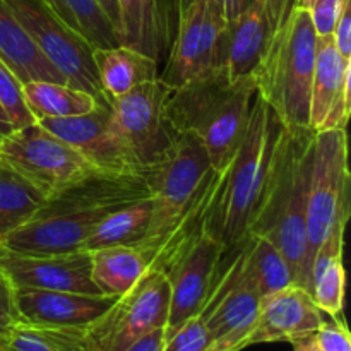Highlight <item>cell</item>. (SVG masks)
Returning a JSON list of instances; mask_svg holds the SVG:
<instances>
[{
  "label": "cell",
  "instance_id": "1",
  "mask_svg": "<svg viewBox=\"0 0 351 351\" xmlns=\"http://www.w3.org/2000/svg\"><path fill=\"white\" fill-rule=\"evenodd\" d=\"M314 132L280 123L269 167L250 216L247 235L263 237L281 250L293 283L311 291L312 261L307 237V199Z\"/></svg>",
  "mask_w": 351,
  "mask_h": 351
},
{
  "label": "cell",
  "instance_id": "2",
  "mask_svg": "<svg viewBox=\"0 0 351 351\" xmlns=\"http://www.w3.org/2000/svg\"><path fill=\"white\" fill-rule=\"evenodd\" d=\"M147 197L143 173H96L47 199L26 223L0 240V247L16 252H75L110 213Z\"/></svg>",
  "mask_w": 351,
  "mask_h": 351
},
{
  "label": "cell",
  "instance_id": "3",
  "mask_svg": "<svg viewBox=\"0 0 351 351\" xmlns=\"http://www.w3.org/2000/svg\"><path fill=\"white\" fill-rule=\"evenodd\" d=\"M223 171L211 167L204 144L192 132L178 134L163 156L143 168L141 173L149 189L151 223L137 249L149 267L168 240L215 197Z\"/></svg>",
  "mask_w": 351,
  "mask_h": 351
},
{
  "label": "cell",
  "instance_id": "4",
  "mask_svg": "<svg viewBox=\"0 0 351 351\" xmlns=\"http://www.w3.org/2000/svg\"><path fill=\"white\" fill-rule=\"evenodd\" d=\"M254 77L232 82L226 72L173 89L168 117L177 134L192 132L202 141L215 170H225L235 154L256 99Z\"/></svg>",
  "mask_w": 351,
  "mask_h": 351
},
{
  "label": "cell",
  "instance_id": "5",
  "mask_svg": "<svg viewBox=\"0 0 351 351\" xmlns=\"http://www.w3.org/2000/svg\"><path fill=\"white\" fill-rule=\"evenodd\" d=\"M315 45L311 17L291 3L252 74L257 96L285 129H308Z\"/></svg>",
  "mask_w": 351,
  "mask_h": 351
},
{
  "label": "cell",
  "instance_id": "6",
  "mask_svg": "<svg viewBox=\"0 0 351 351\" xmlns=\"http://www.w3.org/2000/svg\"><path fill=\"white\" fill-rule=\"evenodd\" d=\"M280 122L269 106L256 96L249 122L235 154L223 171L209 230L219 237L225 250L247 237L250 216L259 199Z\"/></svg>",
  "mask_w": 351,
  "mask_h": 351
},
{
  "label": "cell",
  "instance_id": "7",
  "mask_svg": "<svg viewBox=\"0 0 351 351\" xmlns=\"http://www.w3.org/2000/svg\"><path fill=\"white\" fill-rule=\"evenodd\" d=\"M0 163L27 182L45 201L99 173L71 144L38 122L14 129L0 141Z\"/></svg>",
  "mask_w": 351,
  "mask_h": 351
},
{
  "label": "cell",
  "instance_id": "8",
  "mask_svg": "<svg viewBox=\"0 0 351 351\" xmlns=\"http://www.w3.org/2000/svg\"><path fill=\"white\" fill-rule=\"evenodd\" d=\"M350 216V171L346 129L314 132L307 199V237L311 261L336 230H345Z\"/></svg>",
  "mask_w": 351,
  "mask_h": 351
},
{
  "label": "cell",
  "instance_id": "9",
  "mask_svg": "<svg viewBox=\"0 0 351 351\" xmlns=\"http://www.w3.org/2000/svg\"><path fill=\"white\" fill-rule=\"evenodd\" d=\"M178 31L160 79L177 89L225 72L228 23L216 0H192L178 14Z\"/></svg>",
  "mask_w": 351,
  "mask_h": 351
},
{
  "label": "cell",
  "instance_id": "10",
  "mask_svg": "<svg viewBox=\"0 0 351 351\" xmlns=\"http://www.w3.org/2000/svg\"><path fill=\"white\" fill-rule=\"evenodd\" d=\"M170 283L163 271L149 269L127 293L86 328L88 351H125L167 326Z\"/></svg>",
  "mask_w": 351,
  "mask_h": 351
},
{
  "label": "cell",
  "instance_id": "11",
  "mask_svg": "<svg viewBox=\"0 0 351 351\" xmlns=\"http://www.w3.org/2000/svg\"><path fill=\"white\" fill-rule=\"evenodd\" d=\"M223 254L209 291L208 302L199 315L211 336L208 351H242L256 326L261 295L243 264L240 243Z\"/></svg>",
  "mask_w": 351,
  "mask_h": 351
},
{
  "label": "cell",
  "instance_id": "12",
  "mask_svg": "<svg viewBox=\"0 0 351 351\" xmlns=\"http://www.w3.org/2000/svg\"><path fill=\"white\" fill-rule=\"evenodd\" d=\"M171 91L160 77L136 86L119 98H108L112 125L139 170L163 156L178 137L168 117Z\"/></svg>",
  "mask_w": 351,
  "mask_h": 351
},
{
  "label": "cell",
  "instance_id": "13",
  "mask_svg": "<svg viewBox=\"0 0 351 351\" xmlns=\"http://www.w3.org/2000/svg\"><path fill=\"white\" fill-rule=\"evenodd\" d=\"M17 23L43 53L60 71L72 88L82 89L98 101H106L98 81L93 50L77 33L65 26L41 0H3Z\"/></svg>",
  "mask_w": 351,
  "mask_h": 351
},
{
  "label": "cell",
  "instance_id": "14",
  "mask_svg": "<svg viewBox=\"0 0 351 351\" xmlns=\"http://www.w3.org/2000/svg\"><path fill=\"white\" fill-rule=\"evenodd\" d=\"M225 252L219 237L204 228L167 261L161 269L170 283V311L165 338L185 321L201 314Z\"/></svg>",
  "mask_w": 351,
  "mask_h": 351
},
{
  "label": "cell",
  "instance_id": "15",
  "mask_svg": "<svg viewBox=\"0 0 351 351\" xmlns=\"http://www.w3.org/2000/svg\"><path fill=\"white\" fill-rule=\"evenodd\" d=\"M43 129L71 144L95 170L108 175L141 173L132 154L112 125V112L99 101L91 112L67 119L38 120Z\"/></svg>",
  "mask_w": 351,
  "mask_h": 351
},
{
  "label": "cell",
  "instance_id": "16",
  "mask_svg": "<svg viewBox=\"0 0 351 351\" xmlns=\"http://www.w3.org/2000/svg\"><path fill=\"white\" fill-rule=\"evenodd\" d=\"M0 273L5 274L17 288L101 295L91 280V263L86 250L36 254L0 247Z\"/></svg>",
  "mask_w": 351,
  "mask_h": 351
},
{
  "label": "cell",
  "instance_id": "17",
  "mask_svg": "<svg viewBox=\"0 0 351 351\" xmlns=\"http://www.w3.org/2000/svg\"><path fill=\"white\" fill-rule=\"evenodd\" d=\"M350 81L351 60L339 53L332 36L317 38L308 98V129L312 132L346 129L350 119Z\"/></svg>",
  "mask_w": 351,
  "mask_h": 351
},
{
  "label": "cell",
  "instance_id": "18",
  "mask_svg": "<svg viewBox=\"0 0 351 351\" xmlns=\"http://www.w3.org/2000/svg\"><path fill=\"white\" fill-rule=\"evenodd\" d=\"M324 312L315 305L311 291L298 285L278 290L261 300L259 315L247 345L288 341L315 335L324 322Z\"/></svg>",
  "mask_w": 351,
  "mask_h": 351
},
{
  "label": "cell",
  "instance_id": "19",
  "mask_svg": "<svg viewBox=\"0 0 351 351\" xmlns=\"http://www.w3.org/2000/svg\"><path fill=\"white\" fill-rule=\"evenodd\" d=\"M290 7H280L271 0H256L239 17L228 21L225 72L230 81L252 77Z\"/></svg>",
  "mask_w": 351,
  "mask_h": 351
},
{
  "label": "cell",
  "instance_id": "20",
  "mask_svg": "<svg viewBox=\"0 0 351 351\" xmlns=\"http://www.w3.org/2000/svg\"><path fill=\"white\" fill-rule=\"evenodd\" d=\"M115 300L117 297L106 295L16 287L19 314L23 321L31 324L88 328L99 315L105 314Z\"/></svg>",
  "mask_w": 351,
  "mask_h": 351
},
{
  "label": "cell",
  "instance_id": "21",
  "mask_svg": "<svg viewBox=\"0 0 351 351\" xmlns=\"http://www.w3.org/2000/svg\"><path fill=\"white\" fill-rule=\"evenodd\" d=\"M0 58L21 82H67L60 71L43 57L36 45L24 33L3 0H0Z\"/></svg>",
  "mask_w": 351,
  "mask_h": 351
},
{
  "label": "cell",
  "instance_id": "22",
  "mask_svg": "<svg viewBox=\"0 0 351 351\" xmlns=\"http://www.w3.org/2000/svg\"><path fill=\"white\" fill-rule=\"evenodd\" d=\"M93 60L105 99L119 98L136 86L160 77L154 58L123 45L95 48Z\"/></svg>",
  "mask_w": 351,
  "mask_h": 351
},
{
  "label": "cell",
  "instance_id": "23",
  "mask_svg": "<svg viewBox=\"0 0 351 351\" xmlns=\"http://www.w3.org/2000/svg\"><path fill=\"white\" fill-rule=\"evenodd\" d=\"M119 3V40L160 62L167 43V24L160 0H117Z\"/></svg>",
  "mask_w": 351,
  "mask_h": 351
},
{
  "label": "cell",
  "instance_id": "24",
  "mask_svg": "<svg viewBox=\"0 0 351 351\" xmlns=\"http://www.w3.org/2000/svg\"><path fill=\"white\" fill-rule=\"evenodd\" d=\"M345 230L332 232L312 257L311 295L315 305L329 317H338L345 304L346 274L343 266Z\"/></svg>",
  "mask_w": 351,
  "mask_h": 351
},
{
  "label": "cell",
  "instance_id": "25",
  "mask_svg": "<svg viewBox=\"0 0 351 351\" xmlns=\"http://www.w3.org/2000/svg\"><path fill=\"white\" fill-rule=\"evenodd\" d=\"M91 280L106 297H120L127 293L144 274L149 263L136 247H103L89 252Z\"/></svg>",
  "mask_w": 351,
  "mask_h": 351
},
{
  "label": "cell",
  "instance_id": "26",
  "mask_svg": "<svg viewBox=\"0 0 351 351\" xmlns=\"http://www.w3.org/2000/svg\"><path fill=\"white\" fill-rule=\"evenodd\" d=\"M23 96L34 122L45 119H67L88 113L98 99L67 82L27 81L23 82Z\"/></svg>",
  "mask_w": 351,
  "mask_h": 351
},
{
  "label": "cell",
  "instance_id": "27",
  "mask_svg": "<svg viewBox=\"0 0 351 351\" xmlns=\"http://www.w3.org/2000/svg\"><path fill=\"white\" fill-rule=\"evenodd\" d=\"M151 223V199L134 202L110 213L96 225L82 243L81 250L103 249V247H139L146 239Z\"/></svg>",
  "mask_w": 351,
  "mask_h": 351
},
{
  "label": "cell",
  "instance_id": "28",
  "mask_svg": "<svg viewBox=\"0 0 351 351\" xmlns=\"http://www.w3.org/2000/svg\"><path fill=\"white\" fill-rule=\"evenodd\" d=\"M240 249H242L247 274L256 285L261 300L274 291L295 285L290 264L285 259L281 250L269 240L247 235L240 242Z\"/></svg>",
  "mask_w": 351,
  "mask_h": 351
},
{
  "label": "cell",
  "instance_id": "29",
  "mask_svg": "<svg viewBox=\"0 0 351 351\" xmlns=\"http://www.w3.org/2000/svg\"><path fill=\"white\" fill-rule=\"evenodd\" d=\"M62 23L93 48L119 47L115 27L96 0H41Z\"/></svg>",
  "mask_w": 351,
  "mask_h": 351
},
{
  "label": "cell",
  "instance_id": "30",
  "mask_svg": "<svg viewBox=\"0 0 351 351\" xmlns=\"http://www.w3.org/2000/svg\"><path fill=\"white\" fill-rule=\"evenodd\" d=\"M3 351H88L86 328L31 324L21 321L0 345Z\"/></svg>",
  "mask_w": 351,
  "mask_h": 351
},
{
  "label": "cell",
  "instance_id": "31",
  "mask_svg": "<svg viewBox=\"0 0 351 351\" xmlns=\"http://www.w3.org/2000/svg\"><path fill=\"white\" fill-rule=\"evenodd\" d=\"M43 202L27 182L0 163V240L26 223Z\"/></svg>",
  "mask_w": 351,
  "mask_h": 351
},
{
  "label": "cell",
  "instance_id": "32",
  "mask_svg": "<svg viewBox=\"0 0 351 351\" xmlns=\"http://www.w3.org/2000/svg\"><path fill=\"white\" fill-rule=\"evenodd\" d=\"M0 105L9 117L14 129H21L34 123L33 115L27 110L23 96V82L0 58Z\"/></svg>",
  "mask_w": 351,
  "mask_h": 351
},
{
  "label": "cell",
  "instance_id": "33",
  "mask_svg": "<svg viewBox=\"0 0 351 351\" xmlns=\"http://www.w3.org/2000/svg\"><path fill=\"white\" fill-rule=\"evenodd\" d=\"M211 336L201 315L191 317L165 338L163 351H208Z\"/></svg>",
  "mask_w": 351,
  "mask_h": 351
},
{
  "label": "cell",
  "instance_id": "34",
  "mask_svg": "<svg viewBox=\"0 0 351 351\" xmlns=\"http://www.w3.org/2000/svg\"><path fill=\"white\" fill-rule=\"evenodd\" d=\"M345 2L346 0H291L295 7L308 14L317 38L331 36Z\"/></svg>",
  "mask_w": 351,
  "mask_h": 351
},
{
  "label": "cell",
  "instance_id": "35",
  "mask_svg": "<svg viewBox=\"0 0 351 351\" xmlns=\"http://www.w3.org/2000/svg\"><path fill=\"white\" fill-rule=\"evenodd\" d=\"M315 341L321 351H351V336L345 321L331 317L322 322L319 331L315 332Z\"/></svg>",
  "mask_w": 351,
  "mask_h": 351
},
{
  "label": "cell",
  "instance_id": "36",
  "mask_svg": "<svg viewBox=\"0 0 351 351\" xmlns=\"http://www.w3.org/2000/svg\"><path fill=\"white\" fill-rule=\"evenodd\" d=\"M21 321H23V317L19 314V308H17L16 287L10 283L5 274L0 273V345L7 338L10 329Z\"/></svg>",
  "mask_w": 351,
  "mask_h": 351
},
{
  "label": "cell",
  "instance_id": "37",
  "mask_svg": "<svg viewBox=\"0 0 351 351\" xmlns=\"http://www.w3.org/2000/svg\"><path fill=\"white\" fill-rule=\"evenodd\" d=\"M331 36L339 53L351 60V0H346L343 3V9L339 12Z\"/></svg>",
  "mask_w": 351,
  "mask_h": 351
},
{
  "label": "cell",
  "instance_id": "38",
  "mask_svg": "<svg viewBox=\"0 0 351 351\" xmlns=\"http://www.w3.org/2000/svg\"><path fill=\"white\" fill-rule=\"evenodd\" d=\"M165 346V328L154 329L153 332L141 338L125 351H163Z\"/></svg>",
  "mask_w": 351,
  "mask_h": 351
},
{
  "label": "cell",
  "instance_id": "39",
  "mask_svg": "<svg viewBox=\"0 0 351 351\" xmlns=\"http://www.w3.org/2000/svg\"><path fill=\"white\" fill-rule=\"evenodd\" d=\"M256 0H216V3L221 9L223 16H225L226 23L228 21H233L235 17H239L240 14L245 9H249Z\"/></svg>",
  "mask_w": 351,
  "mask_h": 351
},
{
  "label": "cell",
  "instance_id": "40",
  "mask_svg": "<svg viewBox=\"0 0 351 351\" xmlns=\"http://www.w3.org/2000/svg\"><path fill=\"white\" fill-rule=\"evenodd\" d=\"M96 2L99 3L105 16L108 17L112 26L115 27L117 36H119V3H117V0H96Z\"/></svg>",
  "mask_w": 351,
  "mask_h": 351
},
{
  "label": "cell",
  "instance_id": "41",
  "mask_svg": "<svg viewBox=\"0 0 351 351\" xmlns=\"http://www.w3.org/2000/svg\"><path fill=\"white\" fill-rule=\"evenodd\" d=\"M291 345H293V351H321L317 346V341H315V335L297 339Z\"/></svg>",
  "mask_w": 351,
  "mask_h": 351
},
{
  "label": "cell",
  "instance_id": "42",
  "mask_svg": "<svg viewBox=\"0 0 351 351\" xmlns=\"http://www.w3.org/2000/svg\"><path fill=\"white\" fill-rule=\"evenodd\" d=\"M12 130H14L12 123H10L9 117H7V113L3 112L2 105H0V141H2L5 136H9Z\"/></svg>",
  "mask_w": 351,
  "mask_h": 351
},
{
  "label": "cell",
  "instance_id": "43",
  "mask_svg": "<svg viewBox=\"0 0 351 351\" xmlns=\"http://www.w3.org/2000/svg\"><path fill=\"white\" fill-rule=\"evenodd\" d=\"M191 2H192V0H177V3H178V14H180L182 10H184L185 7H187Z\"/></svg>",
  "mask_w": 351,
  "mask_h": 351
},
{
  "label": "cell",
  "instance_id": "44",
  "mask_svg": "<svg viewBox=\"0 0 351 351\" xmlns=\"http://www.w3.org/2000/svg\"><path fill=\"white\" fill-rule=\"evenodd\" d=\"M273 3H276V5L280 7H290L291 5V0H271Z\"/></svg>",
  "mask_w": 351,
  "mask_h": 351
},
{
  "label": "cell",
  "instance_id": "45",
  "mask_svg": "<svg viewBox=\"0 0 351 351\" xmlns=\"http://www.w3.org/2000/svg\"><path fill=\"white\" fill-rule=\"evenodd\" d=\"M0 351H3V350H2V348H0Z\"/></svg>",
  "mask_w": 351,
  "mask_h": 351
}]
</instances>
